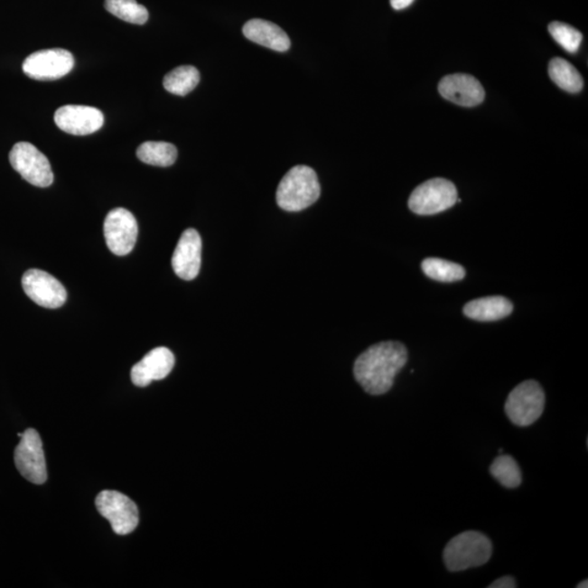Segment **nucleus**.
Here are the masks:
<instances>
[{
	"mask_svg": "<svg viewBox=\"0 0 588 588\" xmlns=\"http://www.w3.org/2000/svg\"><path fill=\"white\" fill-rule=\"evenodd\" d=\"M407 362V350L398 341H385L369 347L354 363V378L369 395L386 394L396 375Z\"/></svg>",
	"mask_w": 588,
	"mask_h": 588,
	"instance_id": "f257e3e1",
	"label": "nucleus"
},
{
	"mask_svg": "<svg viewBox=\"0 0 588 588\" xmlns=\"http://www.w3.org/2000/svg\"><path fill=\"white\" fill-rule=\"evenodd\" d=\"M320 195L321 184L314 169L300 165L290 169L280 182L276 201L285 211H301L314 204Z\"/></svg>",
	"mask_w": 588,
	"mask_h": 588,
	"instance_id": "f03ea898",
	"label": "nucleus"
},
{
	"mask_svg": "<svg viewBox=\"0 0 588 588\" xmlns=\"http://www.w3.org/2000/svg\"><path fill=\"white\" fill-rule=\"evenodd\" d=\"M492 544L483 533L466 531L457 535L443 550V563L450 572L484 565L491 558Z\"/></svg>",
	"mask_w": 588,
	"mask_h": 588,
	"instance_id": "7ed1b4c3",
	"label": "nucleus"
},
{
	"mask_svg": "<svg viewBox=\"0 0 588 588\" xmlns=\"http://www.w3.org/2000/svg\"><path fill=\"white\" fill-rule=\"evenodd\" d=\"M545 401L542 386L537 380H526L509 394L505 412L515 425L531 426L542 416Z\"/></svg>",
	"mask_w": 588,
	"mask_h": 588,
	"instance_id": "20e7f679",
	"label": "nucleus"
},
{
	"mask_svg": "<svg viewBox=\"0 0 588 588\" xmlns=\"http://www.w3.org/2000/svg\"><path fill=\"white\" fill-rule=\"evenodd\" d=\"M458 191L447 179L435 178L418 185L409 199L413 213L429 216L442 213L457 203Z\"/></svg>",
	"mask_w": 588,
	"mask_h": 588,
	"instance_id": "39448f33",
	"label": "nucleus"
},
{
	"mask_svg": "<svg viewBox=\"0 0 588 588\" xmlns=\"http://www.w3.org/2000/svg\"><path fill=\"white\" fill-rule=\"evenodd\" d=\"M9 161L14 171L35 187L47 188L54 182L50 161L31 143H17L9 154Z\"/></svg>",
	"mask_w": 588,
	"mask_h": 588,
	"instance_id": "423d86ee",
	"label": "nucleus"
},
{
	"mask_svg": "<svg viewBox=\"0 0 588 588\" xmlns=\"http://www.w3.org/2000/svg\"><path fill=\"white\" fill-rule=\"evenodd\" d=\"M100 516L107 518L114 532L126 535L139 524V510L128 496L116 490H104L95 500Z\"/></svg>",
	"mask_w": 588,
	"mask_h": 588,
	"instance_id": "0eeeda50",
	"label": "nucleus"
},
{
	"mask_svg": "<svg viewBox=\"0 0 588 588\" xmlns=\"http://www.w3.org/2000/svg\"><path fill=\"white\" fill-rule=\"evenodd\" d=\"M14 463L26 481L36 485L45 483L47 466L43 443L35 429H26L23 434L21 442L14 450Z\"/></svg>",
	"mask_w": 588,
	"mask_h": 588,
	"instance_id": "6e6552de",
	"label": "nucleus"
},
{
	"mask_svg": "<svg viewBox=\"0 0 588 588\" xmlns=\"http://www.w3.org/2000/svg\"><path fill=\"white\" fill-rule=\"evenodd\" d=\"M74 67L70 51L61 49L33 52L23 62V72L39 81H54L67 76Z\"/></svg>",
	"mask_w": 588,
	"mask_h": 588,
	"instance_id": "1a4fd4ad",
	"label": "nucleus"
},
{
	"mask_svg": "<svg viewBox=\"0 0 588 588\" xmlns=\"http://www.w3.org/2000/svg\"><path fill=\"white\" fill-rule=\"evenodd\" d=\"M137 222L131 211L115 209L109 211L104 222V236L111 252L125 257L135 247L137 239Z\"/></svg>",
	"mask_w": 588,
	"mask_h": 588,
	"instance_id": "9d476101",
	"label": "nucleus"
},
{
	"mask_svg": "<svg viewBox=\"0 0 588 588\" xmlns=\"http://www.w3.org/2000/svg\"><path fill=\"white\" fill-rule=\"evenodd\" d=\"M26 295L37 305L46 309H58L67 301V291L60 280L40 269H30L23 277Z\"/></svg>",
	"mask_w": 588,
	"mask_h": 588,
	"instance_id": "9b49d317",
	"label": "nucleus"
},
{
	"mask_svg": "<svg viewBox=\"0 0 588 588\" xmlns=\"http://www.w3.org/2000/svg\"><path fill=\"white\" fill-rule=\"evenodd\" d=\"M55 124L69 135H88L102 128L104 115L89 106L66 105L56 110Z\"/></svg>",
	"mask_w": 588,
	"mask_h": 588,
	"instance_id": "f8f14e48",
	"label": "nucleus"
},
{
	"mask_svg": "<svg viewBox=\"0 0 588 588\" xmlns=\"http://www.w3.org/2000/svg\"><path fill=\"white\" fill-rule=\"evenodd\" d=\"M444 99L464 107H474L483 103L485 89L480 81L470 74L455 73L444 77L438 86Z\"/></svg>",
	"mask_w": 588,
	"mask_h": 588,
	"instance_id": "ddd939ff",
	"label": "nucleus"
},
{
	"mask_svg": "<svg viewBox=\"0 0 588 588\" xmlns=\"http://www.w3.org/2000/svg\"><path fill=\"white\" fill-rule=\"evenodd\" d=\"M201 262H202V239L198 231L185 230L173 252L172 265L174 273L183 280H193L198 277Z\"/></svg>",
	"mask_w": 588,
	"mask_h": 588,
	"instance_id": "4468645a",
	"label": "nucleus"
},
{
	"mask_svg": "<svg viewBox=\"0 0 588 588\" xmlns=\"http://www.w3.org/2000/svg\"><path fill=\"white\" fill-rule=\"evenodd\" d=\"M174 367L171 350L160 347L152 350L131 370V379L137 387H146L155 380L166 378Z\"/></svg>",
	"mask_w": 588,
	"mask_h": 588,
	"instance_id": "2eb2a0df",
	"label": "nucleus"
},
{
	"mask_svg": "<svg viewBox=\"0 0 588 588\" xmlns=\"http://www.w3.org/2000/svg\"><path fill=\"white\" fill-rule=\"evenodd\" d=\"M243 34L254 43L276 51H287L291 42L289 36L277 24L262 19L247 21L243 26Z\"/></svg>",
	"mask_w": 588,
	"mask_h": 588,
	"instance_id": "dca6fc26",
	"label": "nucleus"
},
{
	"mask_svg": "<svg viewBox=\"0 0 588 588\" xmlns=\"http://www.w3.org/2000/svg\"><path fill=\"white\" fill-rule=\"evenodd\" d=\"M512 311V302L500 295L470 301L463 307L466 317L479 322L500 321L510 315Z\"/></svg>",
	"mask_w": 588,
	"mask_h": 588,
	"instance_id": "f3484780",
	"label": "nucleus"
},
{
	"mask_svg": "<svg viewBox=\"0 0 588 588\" xmlns=\"http://www.w3.org/2000/svg\"><path fill=\"white\" fill-rule=\"evenodd\" d=\"M136 156L147 165L169 167L177 161L176 146L167 142H145L137 148Z\"/></svg>",
	"mask_w": 588,
	"mask_h": 588,
	"instance_id": "a211bd4d",
	"label": "nucleus"
},
{
	"mask_svg": "<svg viewBox=\"0 0 588 588\" xmlns=\"http://www.w3.org/2000/svg\"><path fill=\"white\" fill-rule=\"evenodd\" d=\"M548 72L552 80L564 91L579 93L584 86L581 73L563 58H554L549 62Z\"/></svg>",
	"mask_w": 588,
	"mask_h": 588,
	"instance_id": "6ab92c4d",
	"label": "nucleus"
},
{
	"mask_svg": "<svg viewBox=\"0 0 588 588\" xmlns=\"http://www.w3.org/2000/svg\"><path fill=\"white\" fill-rule=\"evenodd\" d=\"M200 82V72L193 66H182L173 69L163 78V88L169 93L184 97L192 92Z\"/></svg>",
	"mask_w": 588,
	"mask_h": 588,
	"instance_id": "aec40b11",
	"label": "nucleus"
},
{
	"mask_svg": "<svg viewBox=\"0 0 588 588\" xmlns=\"http://www.w3.org/2000/svg\"><path fill=\"white\" fill-rule=\"evenodd\" d=\"M422 269L427 277L441 283L459 282V280L465 277L463 266L442 258L429 257L424 259Z\"/></svg>",
	"mask_w": 588,
	"mask_h": 588,
	"instance_id": "412c9836",
	"label": "nucleus"
},
{
	"mask_svg": "<svg viewBox=\"0 0 588 588\" xmlns=\"http://www.w3.org/2000/svg\"><path fill=\"white\" fill-rule=\"evenodd\" d=\"M490 474L506 489H517L522 483V473L517 461L508 454H500L490 465Z\"/></svg>",
	"mask_w": 588,
	"mask_h": 588,
	"instance_id": "4be33fe9",
	"label": "nucleus"
},
{
	"mask_svg": "<svg viewBox=\"0 0 588 588\" xmlns=\"http://www.w3.org/2000/svg\"><path fill=\"white\" fill-rule=\"evenodd\" d=\"M105 8L126 23L142 25L148 20L147 9L135 0H106Z\"/></svg>",
	"mask_w": 588,
	"mask_h": 588,
	"instance_id": "5701e85b",
	"label": "nucleus"
},
{
	"mask_svg": "<svg viewBox=\"0 0 588 588\" xmlns=\"http://www.w3.org/2000/svg\"><path fill=\"white\" fill-rule=\"evenodd\" d=\"M548 31L554 37V40L566 51L574 54V52L579 51L583 40V35L580 31L572 28L569 24L558 23V21L550 23Z\"/></svg>",
	"mask_w": 588,
	"mask_h": 588,
	"instance_id": "b1692460",
	"label": "nucleus"
},
{
	"mask_svg": "<svg viewBox=\"0 0 588 588\" xmlns=\"http://www.w3.org/2000/svg\"><path fill=\"white\" fill-rule=\"evenodd\" d=\"M489 587L490 588H516L517 583L512 576L506 575L500 577V579H498L495 582H492Z\"/></svg>",
	"mask_w": 588,
	"mask_h": 588,
	"instance_id": "393cba45",
	"label": "nucleus"
},
{
	"mask_svg": "<svg viewBox=\"0 0 588 588\" xmlns=\"http://www.w3.org/2000/svg\"><path fill=\"white\" fill-rule=\"evenodd\" d=\"M415 0H390L391 7L396 10L406 9L412 5Z\"/></svg>",
	"mask_w": 588,
	"mask_h": 588,
	"instance_id": "a878e982",
	"label": "nucleus"
},
{
	"mask_svg": "<svg viewBox=\"0 0 588 588\" xmlns=\"http://www.w3.org/2000/svg\"><path fill=\"white\" fill-rule=\"evenodd\" d=\"M588 587V581L585 580L584 582L580 583L579 585H576V588H587Z\"/></svg>",
	"mask_w": 588,
	"mask_h": 588,
	"instance_id": "bb28decb",
	"label": "nucleus"
}]
</instances>
